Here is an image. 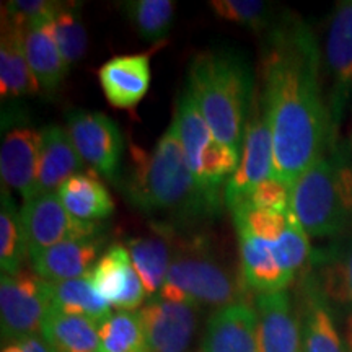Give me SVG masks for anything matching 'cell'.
<instances>
[{
  "instance_id": "cell-1",
  "label": "cell",
  "mask_w": 352,
  "mask_h": 352,
  "mask_svg": "<svg viewBox=\"0 0 352 352\" xmlns=\"http://www.w3.org/2000/svg\"><path fill=\"white\" fill-rule=\"evenodd\" d=\"M320 59L315 36L298 20L272 28L264 46L261 96L272 126L274 176L289 186L324 155L333 134Z\"/></svg>"
},
{
  "instance_id": "cell-2",
  "label": "cell",
  "mask_w": 352,
  "mask_h": 352,
  "mask_svg": "<svg viewBox=\"0 0 352 352\" xmlns=\"http://www.w3.org/2000/svg\"><path fill=\"white\" fill-rule=\"evenodd\" d=\"M134 170L127 179L126 196L144 212H168L178 217H204L219 206L197 186L184 155L175 120L151 153L134 148Z\"/></svg>"
},
{
  "instance_id": "cell-3",
  "label": "cell",
  "mask_w": 352,
  "mask_h": 352,
  "mask_svg": "<svg viewBox=\"0 0 352 352\" xmlns=\"http://www.w3.org/2000/svg\"><path fill=\"white\" fill-rule=\"evenodd\" d=\"M188 88L214 138L241 153L246 122L256 100L248 63L228 50L202 52L189 67Z\"/></svg>"
},
{
  "instance_id": "cell-4",
  "label": "cell",
  "mask_w": 352,
  "mask_h": 352,
  "mask_svg": "<svg viewBox=\"0 0 352 352\" xmlns=\"http://www.w3.org/2000/svg\"><path fill=\"white\" fill-rule=\"evenodd\" d=\"M290 208L310 236H336L352 222V166L340 151L324 153L294 183Z\"/></svg>"
},
{
  "instance_id": "cell-5",
  "label": "cell",
  "mask_w": 352,
  "mask_h": 352,
  "mask_svg": "<svg viewBox=\"0 0 352 352\" xmlns=\"http://www.w3.org/2000/svg\"><path fill=\"white\" fill-rule=\"evenodd\" d=\"M173 120L197 186L220 208L223 188L239 168L241 153L214 138L188 87L179 96Z\"/></svg>"
},
{
  "instance_id": "cell-6",
  "label": "cell",
  "mask_w": 352,
  "mask_h": 352,
  "mask_svg": "<svg viewBox=\"0 0 352 352\" xmlns=\"http://www.w3.org/2000/svg\"><path fill=\"white\" fill-rule=\"evenodd\" d=\"M240 289L228 271L204 254H179L173 258L157 297L195 307H228L239 300Z\"/></svg>"
},
{
  "instance_id": "cell-7",
  "label": "cell",
  "mask_w": 352,
  "mask_h": 352,
  "mask_svg": "<svg viewBox=\"0 0 352 352\" xmlns=\"http://www.w3.org/2000/svg\"><path fill=\"white\" fill-rule=\"evenodd\" d=\"M52 310L51 284L33 270L2 274L0 279V327L2 338L15 342L41 334Z\"/></svg>"
},
{
  "instance_id": "cell-8",
  "label": "cell",
  "mask_w": 352,
  "mask_h": 352,
  "mask_svg": "<svg viewBox=\"0 0 352 352\" xmlns=\"http://www.w3.org/2000/svg\"><path fill=\"white\" fill-rule=\"evenodd\" d=\"M271 176H274V140L271 118L261 94H256L252 114L246 122L240 165L223 188V199L228 209L239 206L256 184Z\"/></svg>"
},
{
  "instance_id": "cell-9",
  "label": "cell",
  "mask_w": 352,
  "mask_h": 352,
  "mask_svg": "<svg viewBox=\"0 0 352 352\" xmlns=\"http://www.w3.org/2000/svg\"><path fill=\"white\" fill-rule=\"evenodd\" d=\"M65 129L83 165L95 175L116 182L124 152L120 126L104 113L76 109L67 114Z\"/></svg>"
},
{
  "instance_id": "cell-10",
  "label": "cell",
  "mask_w": 352,
  "mask_h": 352,
  "mask_svg": "<svg viewBox=\"0 0 352 352\" xmlns=\"http://www.w3.org/2000/svg\"><path fill=\"white\" fill-rule=\"evenodd\" d=\"M20 210L30 261L44 250L63 241L91 239L98 235V223L72 217L57 192L23 201Z\"/></svg>"
},
{
  "instance_id": "cell-11",
  "label": "cell",
  "mask_w": 352,
  "mask_h": 352,
  "mask_svg": "<svg viewBox=\"0 0 352 352\" xmlns=\"http://www.w3.org/2000/svg\"><path fill=\"white\" fill-rule=\"evenodd\" d=\"M151 352H188L197 329V307L152 297L138 311Z\"/></svg>"
},
{
  "instance_id": "cell-12",
  "label": "cell",
  "mask_w": 352,
  "mask_h": 352,
  "mask_svg": "<svg viewBox=\"0 0 352 352\" xmlns=\"http://www.w3.org/2000/svg\"><path fill=\"white\" fill-rule=\"evenodd\" d=\"M3 127H7L0 147V176L3 189L10 188L21 195L23 201H28L36 188L41 131L20 121Z\"/></svg>"
},
{
  "instance_id": "cell-13",
  "label": "cell",
  "mask_w": 352,
  "mask_h": 352,
  "mask_svg": "<svg viewBox=\"0 0 352 352\" xmlns=\"http://www.w3.org/2000/svg\"><path fill=\"white\" fill-rule=\"evenodd\" d=\"M90 279L101 297L116 311H134L142 305L144 284L132 266L126 246L113 245L96 261Z\"/></svg>"
},
{
  "instance_id": "cell-14",
  "label": "cell",
  "mask_w": 352,
  "mask_h": 352,
  "mask_svg": "<svg viewBox=\"0 0 352 352\" xmlns=\"http://www.w3.org/2000/svg\"><path fill=\"white\" fill-rule=\"evenodd\" d=\"M324 63L333 78L331 113L333 126L340 120L342 108L352 94V2H340L329 21Z\"/></svg>"
},
{
  "instance_id": "cell-15",
  "label": "cell",
  "mask_w": 352,
  "mask_h": 352,
  "mask_svg": "<svg viewBox=\"0 0 352 352\" xmlns=\"http://www.w3.org/2000/svg\"><path fill=\"white\" fill-rule=\"evenodd\" d=\"M201 352H261L256 310L245 302L215 310L206 324Z\"/></svg>"
},
{
  "instance_id": "cell-16",
  "label": "cell",
  "mask_w": 352,
  "mask_h": 352,
  "mask_svg": "<svg viewBox=\"0 0 352 352\" xmlns=\"http://www.w3.org/2000/svg\"><path fill=\"white\" fill-rule=\"evenodd\" d=\"M258 338L261 352H303L302 324L285 290L256 296Z\"/></svg>"
},
{
  "instance_id": "cell-17",
  "label": "cell",
  "mask_w": 352,
  "mask_h": 352,
  "mask_svg": "<svg viewBox=\"0 0 352 352\" xmlns=\"http://www.w3.org/2000/svg\"><path fill=\"white\" fill-rule=\"evenodd\" d=\"M98 78L108 103L114 108L131 109L142 101L151 87V56H114L101 65Z\"/></svg>"
},
{
  "instance_id": "cell-18",
  "label": "cell",
  "mask_w": 352,
  "mask_h": 352,
  "mask_svg": "<svg viewBox=\"0 0 352 352\" xmlns=\"http://www.w3.org/2000/svg\"><path fill=\"white\" fill-rule=\"evenodd\" d=\"M41 153L34 196L57 192L69 178L82 173L83 162L65 127L50 124L41 129Z\"/></svg>"
},
{
  "instance_id": "cell-19",
  "label": "cell",
  "mask_w": 352,
  "mask_h": 352,
  "mask_svg": "<svg viewBox=\"0 0 352 352\" xmlns=\"http://www.w3.org/2000/svg\"><path fill=\"white\" fill-rule=\"evenodd\" d=\"M101 241L96 236L80 240H67L44 250L33 258L32 267L39 277L47 283L80 279L90 276L98 261Z\"/></svg>"
},
{
  "instance_id": "cell-20",
  "label": "cell",
  "mask_w": 352,
  "mask_h": 352,
  "mask_svg": "<svg viewBox=\"0 0 352 352\" xmlns=\"http://www.w3.org/2000/svg\"><path fill=\"white\" fill-rule=\"evenodd\" d=\"M41 90L25 52V28L2 16L0 36V96L21 98Z\"/></svg>"
},
{
  "instance_id": "cell-21",
  "label": "cell",
  "mask_w": 352,
  "mask_h": 352,
  "mask_svg": "<svg viewBox=\"0 0 352 352\" xmlns=\"http://www.w3.org/2000/svg\"><path fill=\"white\" fill-rule=\"evenodd\" d=\"M239 233L241 276L250 289L259 294L285 290L292 280L284 274L274 256V241H267L245 232Z\"/></svg>"
},
{
  "instance_id": "cell-22",
  "label": "cell",
  "mask_w": 352,
  "mask_h": 352,
  "mask_svg": "<svg viewBox=\"0 0 352 352\" xmlns=\"http://www.w3.org/2000/svg\"><path fill=\"white\" fill-rule=\"evenodd\" d=\"M57 195L67 212L83 222L96 223L114 212V202L107 186L98 176L90 173H78L69 178Z\"/></svg>"
},
{
  "instance_id": "cell-23",
  "label": "cell",
  "mask_w": 352,
  "mask_h": 352,
  "mask_svg": "<svg viewBox=\"0 0 352 352\" xmlns=\"http://www.w3.org/2000/svg\"><path fill=\"white\" fill-rule=\"evenodd\" d=\"M25 52L34 78L44 94H54L67 76L69 65L44 23L25 28Z\"/></svg>"
},
{
  "instance_id": "cell-24",
  "label": "cell",
  "mask_w": 352,
  "mask_h": 352,
  "mask_svg": "<svg viewBox=\"0 0 352 352\" xmlns=\"http://www.w3.org/2000/svg\"><path fill=\"white\" fill-rule=\"evenodd\" d=\"M300 324L303 352H351L334 323L327 300L316 290L305 294Z\"/></svg>"
},
{
  "instance_id": "cell-25",
  "label": "cell",
  "mask_w": 352,
  "mask_h": 352,
  "mask_svg": "<svg viewBox=\"0 0 352 352\" xmlns=\"http://www.w3.org/2000/svg\"><path fill=\"white\" fill-rule=\"evenodd\" d=\"M41 336L52 352H100L98 323L85 316L60 314L52 308Z\"/></svg>"
},
{
  "instance_id": "cell-26",
  "label": "cell",
  "mask_w": 352,
  "mask_h": 352,
  "mask_svg": "<svg viewBox=\"0 0 352 352\" xmlns=\"http://www.w3.org/2000/svg\"><path fill=\"white\" fill-rule=\"evenodd\" d=\"M50 284L52 308L60 314L85 316L98 324L113 314V307L100 296L90 276Z\"/></svg>"
},
{
  "instance_id": "cell-27",
  "label": "cell",
  "mask_w": 352,
  "mask_h": 352,
  "mask_svg": "<svg viewBox=\"0 0 352 352\" xmlns=\"http://www.w3.org/2000/svg\"><path fill=\"white\" fill-rule=\"evenodd\" d=\"M132 266L142 280L145 294L155 297L164 285L171 266L170 246L164 239L155 236H138L126 241Z\"/></svg>"
},
{
  "instance_id": "cell-28",
  "label": "cell",
  "mask_w": 352,
  "mask_h": 352,
  "mask_svg": "<svg viewBox=\"0 0 352 352\" xmlns=\"http://www.w3.org/2000/svg\"><path fill=\"white\" fill-rule=\"evenodd\" d=\"M28 258L21 210L8 189H2L0 204V267L2 274H16Z\"/></svg>"
},
{
  "instance_id": "cell-29",
  "label": "cell",
  "mask_w": 352,
  "mask_h": 352,
  "mask_svg": "<svg viewBox=\"0 0 352 352\" xmlns=\"http://www.w3.org/2000/svg\"><path fill=\"white\" fill-rule=\"evenodd\" d=\"M44 28L51 34L65 64H77L87 52V30L77 3H60L54 15L44 21Z\"/></svg>"
},
{
  "instance_id": "cell-30",
  "label": "cell",
  "mask_w": 352,
  "mask_h": 352,
  "mask_svg": "<svg viewBox=\"0 0 352 352\" xmlns=\"http://www.w3.org/2000/svg\"><path fill=\"white\" fill-rule=\"evenodd\" d=\"M100 352H151L138 311H114L98 324Z\"/></svg>"
},
{
  "instance_id": "cell-31",
  "label": "cell",
  "mask_w": 352,
  "mask_h": 352,
  "mask_svg": "<svg viewBox=\"0 0 352 352\" xmlns=\"http://www.w3.org/2000/svg\"><path fill=\"white\" fill-rule=\"evenodd\" d=\"M127 20L145 41H162L173 23L175 3L171 0H132L124 3Z\"/></svg>"
},
{
  "instance_id": "cell-32",
  "label": "cell",
  "mask_w": 352,
  "mask_h": 352,
  "mask_svg": "<svg viewBox=\"0 0 352 352\" xmlns=\"http://www.w3.org/2000/svg\"><path fill=\"white\" fill-rule=\"evenodd\" d=\"M276 261L290 280H294L297 271H300L303 264L310 256V241H308L307 232L298 222L294 210L289 215V223L280 239L274 241Z\"/></svg>"
},
{
  "instance_id": "cell-33",
  "label": "cell",
  "mask_w": 352,
  "mask_h": 352,
  "mask_svg": "<svg viewBox=\"0 0 352 352\" xmlns=\"http://www.w3.org/2000/svg\"><path fill=\"white\" fill-rule=\"evenodd\" d=\"M222 20L263 32L270 26V6L259 0H214L209 3Z\"/></svg>"
},
{
  "instance_id": "cell-34",
  "label": "cell",
  "mask_w": 352,
  "mask_h": 352,
  "mask_svg": "<svg viewBox=\"0 0 352 352\" xmlns=\"http://www.w3.org/2000/svg\"><path fill=\"white\" fill-rule=\"evenodd\" d=\"M290 195H292V186L276 176H271L256 184L240 204H248L254 209L272 210V212H287L290 209Z\"/></svg>"
},
{
  "instance_id": "cell-35",
  "label": "cell",
  "mask_w": 352,
  "mask_h": 352,
  "mask_svg": "<svg viewBox=\"0 0 352 352\" xmlns=\"http://www.w3.org/2000/svg\"><path fill=\"white\" fill-rule=\"evenodd\" d=\"M59 7L60 2H50V0H15V2L3 3L2 16L26 28L30 25L47 21Z\"/></svg>"
},
{
  "instance_id": "cell-36",
  "label": "cell",
  "mask_w": 352,
  "mask_h": 352,
  "mask_svg": "<svg viewBox=\"0 0 352 352\" xmlns=\"http://www.w3.org/2000/svg\"><path fill=\"white\" fill-rule=\"evenodd\" d=\"M327 292L338 302L347 303L352 308V246L344 261L334 264L329 270Z\"/></svg>"
},
{
  "instance_id": "cell-37",
  "label": "cell",
  "mask_w": 352,
  "mask_h": 352,
  "mask_svg": "<svg viewBox=\"0 0 352 352\" xmlns=\"http://www.w3.org/2000/svg\"><path fill=\"white\" fill-rule=\"evenodd\" d=\"M2 352H52V349L44 341L41 334H34V336L25 338V340L8 342Z\"/></svg>"
}]
</instances>
